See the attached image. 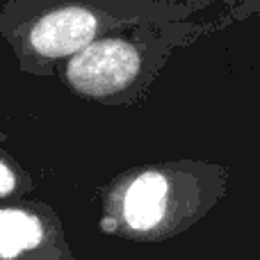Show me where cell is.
I'll use <instances>...</instances> for the list:
<instances>
[{"label": "cell", "instance_id": "1", "mask_svg": "<svg viewBox=\"0 0 260 260\" xmlns=\"http://www.w3.org/2000/svg\"><path fill=\"white\" fill-rule=\"evenodd\" d=\"M194 5L174 0H9L0 35L25 73L50 76L73 53L112 30L139 23L180 21Z\"/></svg>", "mask_w": 260, "mask_h": 260}, {"label": "cell", "instance_id": "2", "mask_svg": "<svg viewBox=\"0 0 260 260\" xmlns=\"http://www.w3.org/2000/svg\"><path fill=\"white\" fill-rule=\"evenodd\" d=\"M229 169L176 160L119 174L103 189L101 231L133 242H165L185 233L226 194Z\"/></svg>", "mask_w": 260, "mask_h": 260}, {"label": "cell", "instance_id": "3", "mask_svg": "<svg viewBox=\"0 0 260 260\" xmlns=\"http://www.w3.org/2000/svg\"><path fill=\"white\" fill-rule=\"evenodd\" d=\"M199 30L187 18L112 30L67 57L57 73L80 99L103 105L137 103L171 50L187 44Z\"/></svg>", "mask_w": 260, "mask_h": 260}, {"label": "cell", "instance_id": "4", "mask_svg": "<svg viewBox=\"0 0 260 260\" xmlns=\"http://www.w3.org/2000/svg\"><path fill=\"white\" fill-rule=\"evenodd\" d=\"M41 251L69 256L57 217L46 206L0 208V260H21Z\"/></svg>", "mask_w": 260, "mask_h": 260}, {"label": "cell", "instance_id": "5", "mask_svg": "<svg viewBox=\"0 0 260 260\" xmlns=\"http://www.w3.org/2000/svg\"><path fill=\"white\" fill-rule=\"evenodd\" d=\"M23 192V174L9 157L0 155V199L16 197Z\"/></svg>", "mask_w": 260, "mask_h": 260}]
</instances>
